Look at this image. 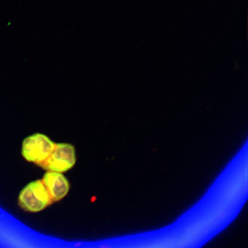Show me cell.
<instances>
[{
	"label": "cell",
	"mask_w": 248,
	"mask_h": 248,
	"mask_svg": "<svg viewBox=\"0 0 248 248\" xmlns=\"http://www.w3.org/2000/svg\"><path fill=\"white\" fill-rule=\"evenodd\" d=\"M53 202L41 180L30 183L18 196V204L26 212H42Z\"/></svg>",
	"instance_id": "1"
},
{
	"label": "cell",
	"mask_w": 248,
	"mask_h": 248,
	"mask_svg": "<svg viewBox=\"0 0 248 248\" xmlns=\"http://www.w3.org/2000/svg\"><path fill=\"white\" fill-rule=\"evenodd\" d=\"M56 143L42 133H35L24 140L21 154L28 162L39 165L51 155Z\"/></svg>",
	"instance_id": "2"
},
{
	"label": "cell",
	"mask_w": 248,
	"mask_h": 248,
	"mask_svg": "<svg viewBox=\"0 0 248 248\" xmlns=\"http://www.w3.org/2000/svg\"><path fill=\"white\" fill-rule=\"evenodd\" d=\"M76 163L75 148L69 143L56 144L49 157L39 166L49 171L64 172L73 168Z\"/></svg>",
	"instance_id": "3"
},
{
	"label": "cell",
	"mask_w": 248,
	"mask_h": 248,
	"mask_svg": "<svg viewBox=\"0 0 248 248\" xmlns=\"http://www.w3.org/2000/svg\"><path fill=\"white\" fill-rule=\"evenodd\" d=\"M52 202L62 200L70 190V184L66 176L62 173L48 171L42 180Z\"/></svg>",
	"instance_id": "4"
}]
</instances>
